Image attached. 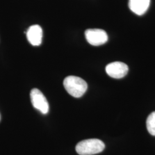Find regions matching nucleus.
I'll list each match as a JSON object with an SVG mask.
<instances>
[{"label":"nucleus","mask_w":155,"mask_h":155,"mask_svg":"<svg viewBox=\"0 0 155 155\" xmlns=\"http://www.w3.org/2000/svg\"><path fill=\"white\" fill-rule=\"evenodd\" d=\"M63 85L68 94L75 98L81 97L87 89V84L81 78L68 76L63 81Z\"/></svg>","instance_id":"f257e3e1"},{"label":"nucleus","mask_w":155,"mask_h":155,"mask_svg":"<svg viewBox=\"0 0 155 155\" xmlns=\"http://www.w3.org/2000/svg\"><path fill=\"white\" fill-rule=\"evenodd\" d=\"M105 147L104 142L99 139H87L78 143L75 150L79 155H93L102 152Z\"/></svg>","instance_id":"f03ea898"},{"label":"nucleus","mask_w":155,"mask_h":155,"mask_svg":"<svg viewBox=\"0 0 155 155\" xmlns=\"http://www.w3.org/2000/svg\"><path fill=\"white\" fill-rule=\"evenodd\" d=\"M84 34L87 42L94 46L104 45L108 40L107 33L101 29H88Z\"/></svg>","instance_id":"7ed1b4c3"},{"label":"nucleus","mask_w":155,"mask_h":155,"mask_svg":"<svg viewBox=\"0 0 155 155\" xmlns=\"http://www.w3.org/2000/svg\"><path fill=\"white\" fill-rule=\"evenodd\" d=\"M31 100L33 107L42 114H46L49 111V104L44 94L39 89H33L31 91Z\"/></svg>","instance_id":"20e7f679"},{"label":"nucleus","mask_w":155,"mask_h":155,"mask_svg":"<svg viewBox=\"0 0 155 155\" xmlns=\"http://www.w3.org/2000/svg\"><path fill=\"white\" fill-rule=\"evenodd\" d=\"M129 70L127 65L121 61H114L108 64L106 67V72L109 76L115 79L124 77Z\"/></svg>","instance_id":"39448f33"},{"label":"nucleus","mask_w":155,"mask_h":155,"mask_svg":"<svg viewBox=\"0 0 155 155\" xmlns=\"http://www.w3.org/2000/svg\"><path fill=\"white\" fill-rule=\"evenodd\" d=\"M27 38L30 44L33 46H39L41 44L43 39V30L39 25H33L28 28Z\"/></svg>","instance_id":"423d86ee"},{"label":"nucleus","mask_w":155,"mask_h":155,"mask_svg":"<svg viewBox=\"0 0 155 155\" xmlns=\"http://www.w3.org/2000/svg\"><path fill=\"white\" fill-rule=\"evenodd\" d=\"M150 0H129V7L134 13L141 16L147 11Z\"/></svg>","instance_id":"0eeeda50"},{"label":"nucleus","mask_w":155,"mask_h":155,"mask_svg":"<svg viewBox=\"0 0 155 155\" xmlns=\"http://www.w3.org/2000/svg\"><path fill=\"white\" fill-rule=\"evenodd\" d=\"M146 124L148 132L155 136V111L152 112L148 117Z\"/></svg>","instance_id":"6e6552de"}]
</instances>
